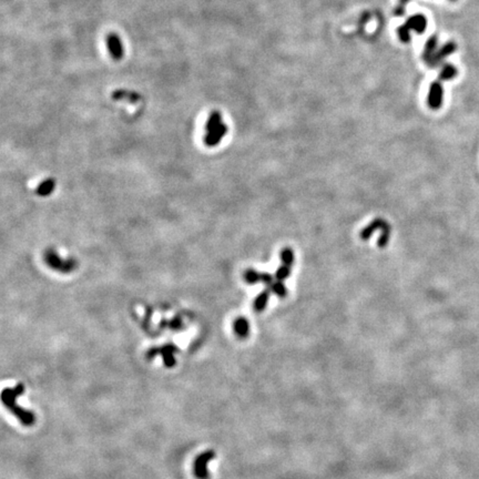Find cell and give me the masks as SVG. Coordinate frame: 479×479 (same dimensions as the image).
<instances>
[{
    "label": "cell",
    "mask_w": 479,
    "mask_h": 479,
    "mask_svg": "<svg viewBox=\"0 0 479 479\" xmlns=\"http://www.w3.org/2000/svg\"><path fill=\"white\" fill-rule=\"evenodd\" d=\"M456 50V43H454V41H448L445 45H442L439 49H437L434 57H432L431 60L427 64V66H429L430 68H436V67H438L446 58L454 54Z\"/></svg>",
    "instance_id": "obj_6"
},
{
    "label": "cell",
    "mask_w": 479,
    "mask_h": 479,
    "mask_svg": "<svg viewBox=\"0 0 479 479\" xmlns=\"http://www.w3.org/2000/svg\"><path fill=\"white\" fill-rule=\"evenodd\" d=\"M410 32H411V30L405 24L399 26V27L397 28V36H398V39L401 41V43H404V44L409 43L410 39H411Z\"/></svg>",
    "instance_id": "obj_19"
},
{
    "label": "cell",
    "mask_w": 479,
    "mask_h": 479,
    "mask_svg": "<svg viewBox=\"0 0 479 479\" xmlns=\"http://www.w3.org/2000/svg\"><path fill=\"white\" fill-rule=\"evenodd\" d=\"M409 2H410V0H399V4H400V5H403V6H404V5L408 4Z\"/></svg>",
    "instance_id": "obj_24"
},
{
    "label": "cell",
    "mask_w": 479,
    "mask_h": 479,
    "mask_svg": "<svg viewBox=\"0 0 479 479\" xmlns=\"http://www.w3.org/2000/svg\"><path fill=\"white\" fill-rule=\"evenodd\" d=\"M215 452L213 450H207L200 454L195 458L193 463V471L194 475L198 479H208L209 471H208V463L214 459Z\"/></svg>",
    "instance_id": "obj_3"
},
{
    "label": "cell",
    "mask_w": 479,
    "mask_h": 479,
    "mask_svg": "<svg viewBox=\"0 0 479 479\" xmlns=\"http://www.w3.org/2000/svg\"><path fill=\"white\" fill-rule=\"evenodd\" d=\"M107 45L112 58L116 60H120L123 57V48L120 38L115 34H110L107 37Z\"/></svg>",
    "instance_id": "obj_7"
},
{
    "label": "cell",
    "mask_w": 479,
    "mask_h": 479,
    "mask_svg": "<svg viewBox=\"0 0 479 479\" xmlns=\"http://www.w3.org/2000/svg\"><path fill=\"white\" fill-rule=\"evenodd\" d=\"M271 292L272 290L270 287H265V290L262 291L260 294L256 296L253 303L254 311L256 313H261L265 310V307L267 306V303H269V300H270Z\"/></svg>",
    "instance_id": "obj_12"
},
{
    "label": "cell",
    "mask_w": 479,
    "mask_h": 479,
    "mask_svg": "<svg viewBox=\"0 0 479 479\" xmlns=\"http://www.w3.org/2000/svg\"><path fill=\"white\" fill-rule=\"evenodd\" d=\"M55 188H56L55 180L47 179L38 185L37 190H36V193H37L39 197H48L49 194H51L55 191Z\"/></svg>",
    "instance_id": "obj_14"
},
{
    "label": "cell",
    "mask_w": 479,
    "mask_h": 479,
    "mask_svg": "<svg viewBox=\"0 0 479 479\" xmlns=\"http://www.w3.org/2000/svg\"><path fill=\"white\" fill-rule=\"evenodd\" d=\"M405 25L407 26L410 30H413V32L417 34H423L427 28V19L424 15L417 14L413 15V16H410L406 20Z\"/></svg>",
    "instance_id": "obj_9"
},
{
    "label": "cell",
    "mask_w": 479,
    "mask_h": 479,
    "mask_svg": "<svg viewBox=\"0 0 479 479\" xmlns=\"http://www.w3.org/2000/svg\"><path fill=\"white\" fill-rule=\"evenodd\" d=\"M179 351L178 347L174 344H166L162 347H153L148 352V358H153L157 355H162L164 365L167 367H173L176 365V358H174L173 354Z\"/></svg>",
    "instance_id": "obj_4"
},
{
    "label": "cell",
    "mask_w": 479,
    "mask_h": 479,
    "mask_svg": "<svg viewBox=\"0 0 479 479\" xmlns=\"http://www.w3.org/2000/svg\"><path fill=\"white\" fill-rule=\"evenodd\" d=\"M452 2H455V0H452Z\"/></svg>",
    "instance_id": "obj_25"
},
{
    "label": "cell",
    "mask_w": 479,
    "mask_h": 479,
    "mask_svg": "<svg viewBox=\"0 0 479 479\" xmlns=\"http://www.w3.org/2000/svg\"><path fill=\"white\" fill-rule=\"evenodd\" d=\"M281 261H282V264L292 266L293 263H294V252H293L290 248L284 249L281 253Z\"/></svg>",
    "instance_id": "obj_21"
},
{
    "label": "cell",
    "mask_w": 479,
    "mask_h": 479,
    "mask_svg": "<svg viewBox=\"0 0 479 479\" xmlns=\"http://www.w3.org/2000/svg\"><path fill=\"white\" fill-rule=\"evenodd\" d=\"M389 224L386 222L385 220L383 219H376L374 220L373 222H370L369 225H367L366 228L363 229L362 232H360V238H362V240H368L370 236H372V234L374 233V232H376L377 230H380V231H383L385 229H387L389 228Z\"/></svg>",
    "instance_id": "obj_10"
},
{
    "label": "cell",
    "mask_w": 479,
    "mask_h": 479,
    "mask_svg": "<svg viewBox=\"0 0 479 479\" xmlns=\"http://www.w3.org/2000/svg\"><path fill=\"white\" fill-rule=\"evenodd\" d=\"M45 260L51 269L63 273L74 271L77 266L75 260H61L60 256L54 250H47L45 253Z\"/></svg>",
    "instance_id": "obj_2"
},
{
    "label": "cell",
    "mask_w": 479,
    "mask_h": 479,
    "mask_svg": "<svg viewBox=\"0 0 479 479\" xmlns=\"http://www.w3.org/2000/svg\"><path fill=\"white\" fill-rule=\"evenodd\" d=\"M182 325V323H181V319L180 318H174V321L171 323V326L173 329H178L179 327H181Z\"/></svg>",
    "instance_id": "obj_23"
},
{
    "label": "cell",
    "mask_w": 479,
    "mask_h": 479,
    "mask_svg": "<svg viewBox=\"0 0 479 479\" xmlns=\"http://www.w3.org/2000/svg\"><path fill=\"white\" fill-rule=\"evenodd\" d=\"M291 267L292 266H288V265H285V264H282L279 269L276 270L275 272V279L277 281H282V282H284L288 276H290L291 274Z\"/></svg>",
    "instance_id": "obj_20"
},
{
    "label": "cell",
    "mask_w": 479,
    "mask_h": 479,
    "mask_svg": "<svg viewBox=\"0 0 479 479\" xmlns=\"http://www.w3.org/2000/svg\"><path fill=\"white\" fill-rule=\"evenodd\" d=\"M221 123H222V116H221V113L219 111L211 112L207 121V125H205V131H207V133L214 131L215 129H218L221 126Z\"/></svg>",
    "instance_id": "obj_16"
},
{
    "label": "cell",
    "mask_w": 479,
    "mask_h": 479,
    "mask_svg": "<svg viewBox=\"0 0 479 479\" xmlns=\"http://www.w3.org/2000/svg\"><path fill=\"white\" fill-rule=\"evenodd\" d=\"M442 98H444V89H442L441 82L434 81L429 87L428 97H427V104L431 110H438L442 105Z\"/></svg>",
    "instance_id": "obj_5"
},
{
    "label": "cell",
    "mask_w": 479,
    "mask_h": 479,
    "mask_svg": "<svg viewBox=\"0 0 479 479\" xmlns=\"http://www.w3.org/2000/svg\"><path fill=\"white\" fill-rule=\"evenodd\" d=\"M234 332L241 338L248 337L250 334V323L245 317H238L233 324Z\"/></svg>",
    "instance_id": "obj_13"
},
{
    "label": "cell",
    "mask_w": 479,
    "mask_h": 479,
    "mask_svg": "<svg viewBox=\"0 0 479 479\" xmlns=\"http://www.w3.org/2000/svg\"><path fill=\"white\" fill-rule=\"evenodd\" d=\"M226 132H228V127H226L224 123H221V126L215 129L214 131L207 133V136L204 138V143L205 146L208 147H215L221 142V140L225 137Z\"/></svg>",
    "instance_id": "obj_8"
},
{
    "label": "cell",
    "mask_w": 479,
    "mask_h": 479,
    "mask_svg": "<svg viewBox=\"0 0 479 479\" xmlns=\"http://www.w3.org/2000/svg\"><path fill=\"white\" fill-rule=\"evenodd\" d=\"M404 13H405V8H404L403 5H399L398 7L395 8V15H396V16H403Z\"/></svg>",
    "instance_id": "obj_22"
},
{
    "label": "cell",
    "mask_w": 479,
    "mask_h": 479,
    "mask_svg": "<svg viewBox=\"0 0 479 479\" xmlns=\"http://www.w3.org/2000/svg\"><path fill=\"white\" fill-rule=\"evenodd\" d=\"M244 280L248 284H256V283L261 282V273L253 269H249L244 273Z\"/></svg>",
    "instance_id": "obj_17"
},
{
    "label": "cell",
    "mask_w": 479,
    "mask_h": 479,
    "mask_svg": "<svg viewBox=\"0 0 479 479\" xmlns=\"http://www.w3.org/2000/svg\"><path fill=\"white\" fill-rule=\"evenodd\" d=\"M437 47H438V37H437V35H432L426 40L423 50V60L425 61L426 65L428 64L432 57H434L437 51Z\"/></svg>",
    "instance_id": "obj_11"
},
{
    "label": "cell",
    "mask_w": 479,
    "mask_h": 479,
    "mask_svg": "<svg viewBox=\"0 0 479 479\" xmlns=\"http://www.w3.org/2000/svg\"><path fill=\"white\" fill-rule=\"evenodd\" d=\"M270 288L272 290V292L279 297H285L287 295V288L282 281L275 280V282L273 283Z\"/></svg>",
    "instance_id": "obj_18"
},
{
    "label": "cell",
    "mask_w": 479,
    "mask_h": 479,
    "mask_svg": "<svg viewBox=\"0 0 479 479\" xmlns=\"http://www.w3.org/2000/svg\"><path fill=\"white\" fill-rule=\"evenodd\" d=\"M25 393L24 384H18L14 388H5L2 393V400L4 405L17 417L20 423L25 426H32L35 423V415L27 409L23 408L17 404L16 399Z\"/></svg>",
    "instance_id": "obj_1"
},
{
    "label": "cell",
    "mask_w": 479,
    "mask_h": 479,
    "mask_svg": "<svg viewBox=\"0 0 479 479\" xmlns=\"http://www.w3.org/2000/svg\"><path fill=\"white\" fill-rule=\"evenodd\" d=\"M458 74V70L456 67L454 65H450V64H446L442 66V68L439 72V75H438V80L440 82L442 81H449L451 79H454L455 77L457 76Z\"/></svg>",
    "instance_id": "obj_15"
}]
</instances>
